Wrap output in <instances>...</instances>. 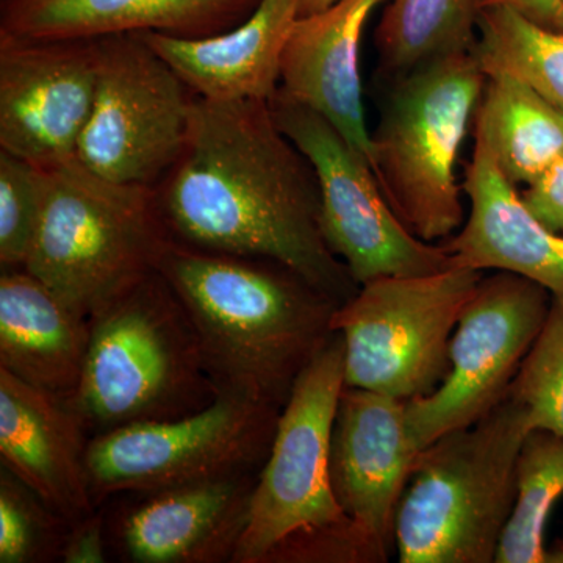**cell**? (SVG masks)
I'll return each mask as SVG.
<instances>
[{
    "instance_id": "obj_1",
    "label": "cell",
    "mask_w": 563,
    "mask_h": 563,
    "mask_svg": "<svg viewBox=\"0 0 563 563\" xmlns=\"http://www.w3.org/2000/svg\"><path fill=\"white\" fill-rule=\"evenodd\" d=\"M155 192L177 242L280 263L340 306L361 287L325 243L317 174L269 101L196 96L187 143Z\"/></svg>"
},
{
    "instance_id": "obj_2",
    "label": "cell",
    "mask_w": 563,
    "mask_h": 563,
    "mask_svg": "<svg viewBox=\"0 0 563 563\" xmlns=\"http://www.w3.org/2000/svg\"><path fill=\"white\" fill-rule=\"evenodd\" d=\"M157 269L198 332L218 391L284 407L333 335L340 303L280 263L199 250L172 236Z\"/></svg>"
},
{
    "instance_id": "obj_3",
    "label": "cell",
    "mask_w": 563,
    "mask_h": 563,
    "mask_svg": "<svg viewBox=\"0 0 563 563\" xmlns=\"http://www.w3.org/2000/svg\"><path fill=\"white\" fill-rule=\"evenodd\" d=\"M343 388V339L333 332L282 407L232 563L385 562L332 490V431Z\"/></svg>"
},
{
    "instance_id": "obj_4",
    "label": "cell",
    "mask_w": 563,
    "mask_h": 563,
    "mask_svg": "<svg viewBox=\"0 0 563 563\" xmlns=\"http://www.w3.org/2000/svg\"><path fill=\"white\" fill-rule=\"evenodd\" d=\"M217 395L198 332L155 269L90 314L84 373L65 399L95 437L199 412Z\"/></svg>"
},
{
    "instance_id": "obj_5",
    "label": "cell",
    "mask_w": 563,
    "mask_h": 563,
    "mask_svg": "<svg viewBox=\"0 0 563 563\" xmlns=\"http://www.w3.org/2000/svg\"><path fill=\"white\" fill-rule=\"evenodd\" d=\"M529 432L523 406L507 395L470 428L424 448L396 515L399 562H495Z\"/></svg>"
},
{
    "instance_id": "obj_6",
    "label": "cell",
    "mask_w": 563,
    "mask_h": 563,
    "mask_svg": "<svg viewBox=\"0 0 563 563\" xmlns=\"http://www.w3.org/2000/svg\"><path fill=\"white\" fill-rule=\"evenodd\" d=\"M169 240L155 188L103 179L70 158L44 168L43 210L24 268L90 318L155 272Z\"/></svg>"
},
{
    "instance_id": "obj_7",
    "label": "cell",
    "mask_w": 563,
    "mask_h": 563,
    "mask_svg": "<svg viewBox=\"0 0 563 563\" xmlns=\"http://www.w3.org/2000/svg\"><path fill=\"white\" fill-rule=\"evenodd\" d=\"M485 81L474 51L426 63L395 80L372 135L374 176L422 242L443 243L465 221L455 166Z\"/></svg>"
},
{
    "instance_id": "obj_8",
    "label": "cell",
    "mask_w": 563,
    "mask_h": 563,
    "mask_svg": "<svg viewBox=\"0 0 563 563\" xmlns=\"http://www.w3.org/2000/svg\"><path fill=\"white\" fill-rule=\"evenodd\" d=\"M483 273L462 266L424 276L366 282L336 307L344 385L410 401L435 390L450 369V343Z\"/></svg>"
},
{
    "instance_id": "obj_9",
    "label": "cell",
    "mask_w": 563,
    "mask_h": 563,
    "mask_svg": "<svg viewBox=\"0 0 563 563\" xmlns=\"http://www.w3.org/2000/svg\"><path fill=\"white\" fill-rule=\"evenodd\" d=\"M282 407L255 396L218 391L199 412L140 422L91 437L88 476L96 506L113 496L261 472Z\"/></svg>"
},
{
    "instance_id": "obj_10",
    "label": "cell",
    "mask_w": 563,
    "mask_h": 563,
    "mask_svg": "<svg viewBox=\"0 0 563 563\" xmlns=\"http://www.w3.org/2000/svg\"><path fill=\"white\" fill-rule=\"evenodd\" d=\"M98 41V87L76 161L103 179L157 188L187 143L196 95L139 33Z\"/></svg>"
},
{
    "instance_id": "obj_11",
    "label": "cell",
    "mask_w": 563,
    "mask_h": 563,
    "mask_svg": "<svg viewBox=\"0 0 563 563\" xmlns=\"http://www.w3.org/2000/svg\"><path fill=\"white\" fill-rule=\"evenodd\" d=\"M274 118L317 174L325 243L358 285L454 266L442 243L415 236L393 210L369 162L322 114L273 96Z\"/></svg>"
},
{
    "instance_id": "obj_12",
    "label": "cell",
    "mask_w": 563,
    "mask_h": 563,
    "mask_svg": "<svg viewBox=\"0 0 563 563\" xmlns=\"http://www.w3.org/2000/svg\"><path fill=\"white\" fill-rule=\"evenodd\" d=\"M553 296L542 285L496 272L477 284L450 343V369L429 395L407 401L420 450L470 428L506 398L521 363L550 314Z\"/></svg>"
},
{
    "instance_id": "obj_13",
    "label": "cell",
    "mask_w": 563,
    "mask_h": 563,
    "mask_svg": "<svg viewBox=\"0 0 563 563\" xmlns=\"http://www.w3.org/2000/svg\"><path fill=\"white\" fill-rule=\"evenodd\" d=\"M98 70V40L0 36V150L43 168L76 158Z\"/></svg>"
},
{
    "instance_id": "obj_14",
    "label": "cell",
    "mask_w": 563,
    "mask_h": 563,
    "mask_svg": "<svg viewBox=\"0 0 563 563\" xmlns=\"http://www.w3.org/2000/svg\"><path fill=\"white\" fill-rule=\"evenodd\" d=\"M420 453L407 401L344 385L333 421L332 490L385 562L395 547L396 515Z\"/></svg>"
},
{
    "instance_id": "obj_15",
    "label": "cell",
    "mask_w": 563,
    "mask_h": 563,
    "mask_svg": "<svg viewBox=\"0 0 563 563\" xmlns=\"http://www.w3.org/2000/svg\"><path fill=\"white\" fill-rule=\"evenodd\" d=\"M258 472L133 493L107 520L111 553L129 563L233 562L250 525Z\"/></svg>"
},
{
    "instance_id": "obj_16",
    "label": "cell",
    "mask_w": 563,
    "mask_h": 563,
    "mask_svg": "<svg viewBox=\"0 0 563 563\" xmlns=\"http://www.w3.org/2000/svg\"><path fill=\"white\" fill-rule=\"evenodd\" d=\"M90 440L65 398L0 369V463L69 525L99 509L88 476Z\"/></svg>"
},
{
    "instance_id": "obj_17",
    "label": "cell",
    "mask_w": 563,
    "mask_h": 563,
    "mask_svg": "<svg viewBox=\"0 0 563 563\" xmlns=\"http://www.w3.org/2000/svg\"><path fill=\"white\" fill-rule=\"evenodd\" d=\"M462 188L470 201L468 218L442 243L454 266L517 274L563 302V235L533 217L476 135Z\"/></svg>"
},
{
    "instance_id": "obj_18",
    "label": "cell",
    "mask_w": 563,
    "mask_h": 563,
    "mask_svg": "<svg viewBox=\"0 0 563 563\" xmlns=\"http://www.w3.org/2000/svg\"><path fill=\"white\" fill-rule=\"evenodd\" d=\"M387 0H339L299 16L280 60L279 91L322 114L373 168L365 121L361 46L366 22Z\"/></svg>"
},
{
    "instance_id": "obj_19",
    "label": "cell",
    "mask_w": 563,
    "mask_h": 563,
    "mask_svg": "<svg viewBox=\"0 0 563 563\" xmlns=\"http://www.w3.org/2000/svg\"><path fill=\"white\" fill-rule=\"evenodd\" d=\"M262 0H2L0 36L99 40L157 32L198 40L231 31Z\"/></svg>"
},
{
    "instance_id": "obj_20",
    "label": "cell",
    "mask_w": 563,
    "mask_h": 563,
    "mask_svg": "<svg viewBox=\"0 0 563 563\" xmlns=\"http://www.w3.org/2000/svg\"><path fill=\"white\" fill-rule=\"evenodd\" d=\"M301 0H262L231 31L187 40L141 32L196 96L210 101H272L280 85V60Z\"/></svg>"
},
{
    "instance_id": "obj_21",
    "label": "cell",
    "mask_w": 563,
    "mask_h": 563,
    "mask_svg": "<svg viewBox=\"0 0 563 563\" xmlns=\"http://www.w3.org/2000/svg\"><path fill=\"white\" fill-rule=\"evenodd\" d=\"M90 318L25 268L0 274V369L69 398L79 387Z\"/></svg>"
},
{
    "instance_id": "obj_22",
    "label": "cell",
    "mask_w": 563,
    "mask_h": 563,
    "mask_svg": "<svg viewBox=\"0 0 563 563\" xmlns=\"http://www.w3.org/2000/svg\"><path fill=\"white\" fill-rule=\"evenodd\" d=\"M474 135L484 140L515 187L531 184L563 157V114L509 74L487 76Z\"/></svg>"
},
{
    "instance_id": "obj_23",
    "label": "cell",
    "mask_w": 563,
    "mask_h": 563,
    "mask_svg": "<svg viewBox=\"0 0 563 563\" xmlns=\"http://www.w3.org/2000/svg\"><path fill=\"white\" fill-rule=\"evenodd\" d=\"M481 0H390L376 27L379 66L399 79L426 63L473 52Z\"/></svg>"
},
{
    "instance_id": "obj_24",
    "label": "cell",
    "mask_w": 563,
    "mask_h": 563,
    "mask_svg": "<svg viewBox=\"0 0 563 563\" xmlns=\"http://www.w3.org/2000/svg\"><path fill=\"white\" fill-rule=\"evenodd\" d=\"M474 54L485 76L517 77L563 114V31L504 7L485 9Z\"/></svg>"
},
{
    "instance_id": "obj_25",
    "label": "cell",
    "mask_w": 563,
    "mask_h": 563,
    "mask_svg": "<svg viewBox=\"0 0 563 563\" xmlns=\"http://www.w3.org/2000/svg\"><path fill=\"white\" fill-rule=\"evenodd\" d=\"M563 496V437L531 431L521 444L512 514L496 563H548L544 544L551 510Z\"/></svg>"
},
{
    "instance_id": "obj_26",
    "label": "cell",
    "mask_w": 563,
    "mask_h": 563,
    "mask_svg": "<svg viewBox=\"0 0 563 563\" xmlns=\"http://www.w3.org/2000/svg\"><path fill=\"white\" fill-rule=\"evenodd\" d=\"M69 523L0 466V563L60 562Z\"/></svg>"
},
{
    "instance_id": "obj_27",
    "label": "cell",
    "mask_w": 563,
    "mask_h": 563,
    "mask_svg": "<svg viewBox=\"0 0 563 563\" xmlns=\"http://www.w3.org/2000/svg\"><path fill=\"white\" fill-rule=\"evenodd\" d=\"M523 406L531 431L563 437V302L553 299L542 332L509 393Z\"/></svg>"
},
{
    "instance_id": "obj_28",
    "label": "cell",
    "mask_w": 563,
    "mask_h": 563,
    "mask_svg": "<svg viewBox=\"0 0 563 563\" xmlns=\"http://www.w3.org/2000/svg\"><path fill=\"white\" fill-rule=\"evenodd\" d=\"M44 168L0 150V266L24 268L38 231Z\"/></svg>"
},
{
    "instance_id": "obj_29",
    "label": "cell",
    "mask_w": 563,
    "mask_h": 563,
    "mask_svg": "<svg viewBox=\"0 0 563 563\" xmlns=\"http://www.w3.org/2000/svg\"><path fill=\"white\" fill-rule=\"evenodd\" d=\"M110 537L107 517L96 509L88 517L69 525L63 542V563H106L110 561Z\"/></svg>"
},
{
    "instance_id": "obj_30",
    "label": "cell",
    "mask_w": 563,
    "mask_h": 563,
    "mask_svg": "<svg viewBox=\"0 0 563 563\" xmlns=\"http://www.w3.org/2000/svg\"><path fill=\"white\" fill-rule=\"evenodd\" d=\"M525 206L550 231L563 235V157L520 191Z\"/></svg>"
},
{
    "instance_id": "obj_31",
    "label": "cell",
    "mask_w": 563,
    "mask_h": 563,
    "mask_svg": "<svg viewBox=\"0 0 563 563\" xmlns=\"http://www.w3.org/2000/svg\"><path fill=\"white\" fill-rule=\"evenodd\" d=\"M504 7L520 13L536 24L563 31V0H481V9Z\"/></svg>"
},
{
    "instance_id": "obj_32",
    "label": "cell",
    "mask_w": 563,
    "mask_h": 563,
    "mask_svg": "<svg viewBox=\"0 0 563 563\" xmlns=\"http://www.w3.org/2000/svg\"><path fill=\"white\" fill-rule=\"evenodd\" d=\"M335 2H339V0H301L299 16H309V14L318 13V11L329 9Z\"/></svg>"
},
{
    "instance_id": "obj_33",
    "label": "cell",
    "mask_w": 563,
    "mask_h": 563,
    "mask_svg": "<svg viewBox=\"0 0 563 563\" xmlns=\"http://www.w3.org/2000/svg\"><path fill=\"white\" fill-rule=\"evenodd\" d=\"M548 563H563V533L561 539L548 550Z\"/></svg>"
}]
</instances>
